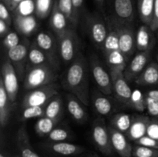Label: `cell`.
Listing matches in <instances>:
<instances>
[{
    "label": "cell",
    "instance_id": "cell-1",
    "mask_svg": "<svg viewBox=\"0 0 158 157\" xmlns=\"http://www.w3.org/2000/svg\"><path fill=\"white\" fill-rule=\"evenodd\" d=\"M89 67L81 53L70 63L63 78V86L69 93L77 96L85 106H89Z\"/></svg>",
    "mask_w": 158,
    "mask_h": 157
},
{
    "label": "cell",
    "instance_id": "cell-18",
    "mask_svg": "<svg viewBox=\"0 0 158 157\" xmlns=\"http://www.w3.org/2000/svg\"><path fill=\"white\" fill-rule=\"evenodd\" d=\"M66 109L69 115L78 123H83L88 118L87 112L85 109V105L72 93L66 95Z\"/></svg>",
    "mask_w": 158,
    "mask_h": 157
},
{
    "label": "cell",
    "instance_id": "cell-6",
    "mask_svg": "<svg viewBox=\"0 0 158 157\" xmlns=\"http://www.w3.org/2000/svg\"><path fill=\"white\" fill-rule=\"evenodd\" d=\"M58 91L59 86L55 83L32 89L24 96L22 102V106L23 108L29 106H46L54 96L58 95Z\"/></svg>",
    "mask_w": 158,
    "mask_h": 157
},
{
    "label": "cell",
    "instance_id": "cell-9",
    "mask_svg": "<svg viewBox=\"0 0 158 157\" xmlns=\"http://www.w3.org/2000/svg\"><path fill=\"white\" fill-rule=\"evenodd\" d=\"M89 69L97 88L105 95L113 93L112 78L110 72H108L101 62L96 55H91L89 57Z\"/></svg>",
    "mask_w": 158,
    "mask_h": 157
},
{
    "label": "cell",
    "instance_id": "cell-32",
    "mask_svg": "<svg viewBox=\"0 0 158 157\" xmlns=\"http://www.w3.org/2000/svg\"><path fill=\"white\" fill-rule=\"evenodd\" d=\"M60 121L52 119L49 117L40 118L35 124V131L40 136H47L51 131L56 128V126Z\"/></svg>",
    "mask_w": 158,
    "mask_h": 157
},
{
    "label": "cell",
    "instance_id": "cell-42",
    "mask_svg": "<svg viewBox=\"0 0 158 157\" xmlns=\"http://www.w3.org/2000/svg\"><path fill=\"white\" fill-rule=\"evenodd\" d=\"M136 144L140 145V146H146V147L153 148V149H158V141L154 139L151 138V136L148 135H143L140 139L135 142Z\"/></svg>",
    "mask_w": 158,
    "mask_h": 157
},
{
    "label": "cell",
    "instance_id": "cell-54",
    "mask_svg": "<svg viewBox=\"0 0 158 157\" xmlns=\"http://www.w3.org/2000/svg\"><path fill=\"white\" fill-rule=\"evenodd\" d=\"M157 63H158V53H157Z\"/></svg>",
    "mask_w": 158,
    "mask_h": 157
},
{
    "label": "cell",
    "instance_id": "cell-13",
    "mask_svg": "<svg viewBox=\"0 0 158 157\" xmlns=\"http://www.w3.org/2000/svg\"><path fill=\"white\" fill-rule=\"evenodd\" d=\"M27 42L19 43L18 46L8 50V57L18 75L19 78L25 76L26 62L28 60V52L29 49Z\"/></svg>",
    "mask_w": 158,
    "mask_h": 157
},
{
    "label": "cell",
    "instance_id": "cell-34",
    "mask_svg": "<svg viewBox=\"0 0 158 157\" xmlns=\"http://www.w3.org/2000/svg\"><path fill=\"white\" fill-rule=\"evenodd\" d=\"M35 13L40 18H46L51 14L55 0H34Z\"/></svg>",
    "mask_w": 158,
    "mask_h": 157
},
{
    "label": "cell",
    "instance_id": "cell-51",
    "mask_svg": "<svg viewBox=\"0 0 158 157\" xmlns=\"http://www.w3.org/2000/svg\"><path fill=\"white\" fill-rule=\"evenodd\" d=\"M0 157H12L9 154V152L6 150H4L3 149H2L1 153H0Z\"/></svg>",
    "mask_w": 158,
    "mask_h": 157
},
{
    "label": "cell",
    "instance_id": "cell-12",
    "mask_svg": "<svg viewBox=\"0 0 158 157\" xmlns=\"http://www.w3.org/2000/svg\"><path fill=\"white\" fill-rule=\"evenodd\" d=\"M151 58V51L140 52L136 54L131 60L123 71V75L128 82L135 81L137 77L144 70L150 63Z\"/></svg>",
    "mask_w": 158,
    "mask_h": 157
},
{
    "label": "cell",
    "instance_id": "cell-10",
    "mask_svg": "<svg viewBox=\"0 0 158 157\" xmlns=\"http://www.w3.org/2000/svg\"><path fill=\"white\" fill-rule=\"evenodd\" d=\"M113 23V22H111ZM117 27L119 34L120 50L130 59L134 54L136 46V32L132 24L118 25L113 23Z\"/></svg>",
    "mask_w": 158,
    "mask_h": 157
},
{
    "label": "cell",
    "instance_id": "cell-53",
    "mask_svg": "<svg viewBox=\"0 0 158 157\" xmlns=\"http://www.w3.org/2000/svg\"><path fill=\"white\" fill-rule=\"evenodd\" d=\"M12 157H21V156H20V155H13V156H12Z\"/></svg>",
    "mask_w": 158,
    "mask_h": 157
},
{
    "label": "cell",
    "instance_id": "cell-39",
    "mask_svg": "<svg viewBox=\"0 0 158 157\" xmlns=\"http://www.w3.org/2000/svg\"><path fill=\"white\" fill-rule=\"evenodd\" d=\"M60 10L64 13L69 22L73 23V9L72 0H57Z\"/></svg>",
    "mask_w": 158,
    "mask_h": 157
},
{
    "label": "cell",
    "instance_id": "cell-50",
    "mask_svg": "<svg viewBox=\"0 0 158 157\" xmlns=\"http://www.w3.org/2000/svg\"><path fill=\"white\" fill-rule=\"evenodd\" d=\"M23 1H24V0H10V3H9L8 8H9V9L10 11L14 12L15 9L17 8V6H18Z\"/></svg>",
    "mask_w": 158,
    "mask_h": 157
},
{
    "label": "cell",
    "instance_id": "cell-45",
    "mask_svg": "<svg viewBox=\"0 0 158 157\" xmlns=\"http://www.w3.org/2000/svg\"><path fill=\"white\" fill-rule=\"evenodd\" d=\"M9 9L2 2L0 3V19L6 22L9 26L12 23V18H11Z\"/></svg>",
    "mask_w": 158,
    "mask_h": 157
},
{
    "label": "cell",
    "instance_id": "cell-3",
    "mask_svg": "<svg viewBox=\"0 0 158 157\" xmlns=\"http://www.w3.org/2000/svg\"><path fill=\"white\" fill-rule=\"evenodd\" d=\"M58 78L57 71L50 65H42L27 69L24 87L28 90L55 83Z\"/></svg>",
    "mask_w": 158,
    "mask_h": 157
},
{
    "label": "cell",
    "instance_id": "cell-22",
    "mask_svg": "<svg viewBox=\"0 0 158 157\" xmlns=\"http://www.w3.org/2000/svg\"><path fill=\"white\" fill-rule=\"evenodd\" d=\"M16 146L21 157H40L32 148L25 126H22L16 134Z\"/></svg>",
    "mask_w": 158,
    "mask_h": 157
},
{
    "label": "cell",
    "instance_id": "cell-8",
    "mask_svg": "<svg viewBox=\"0 0 158 157\" xmlns=\"http://www.w3.org/2000/svg\"><path fill=\"white\" fill-rule=\"evenodd\" d=\"M91 135L94 144L103 155H110L113 153L114 148L111 143L109 127L106 126L103 118L100 117L94 120L92 125Z\"/></svg>",
    "mask_w": 158,
    "mask_h": 157
},
{
    "label": "cell",
    "instance_id": "cell-29",
    "mask_svg": "<svg viewBox=\"0 0 158 157\" xmlns=\"http://www.w3.org/2000/svg\"><path fill=\"white\" fill-rule=\"evenodd\" d=\"M107 23L108 26H109V31H108V34L101 48V50L103 54L112 52V51L120 50L119 34L117 27L113 23L109 22H107Z\"/></svg>",
    "mask_w": 158,
    "mask_h": 157
},
{
    "label": "cell",
    "instance_id": "cell-5",
    "mask_svg": "<svg viewBox=\"0 0 158 157\" xmlns=\"http://www.w3.org/2000/svg\"><path fill=\"white\" fill-rule=\"evenodd\" d=\"M57 41L61 60L66 64L71 63L79 55L80 40L76 31L68 28L66 32L57 36Z\"/></svg>",
    "mask_w": 158,
    "mask_h": 157
},
{
    "label": "cell",
    "instance_id": "cell-44",
    "mask_svg": "<svg viewBox=\"0 0 158 157\" xmlns=\"http://www.w3.org/2000/svg\"><path fill=\"white\" fill-rule=\"evenodd\" d=\"M146 96V95H145ZM147 110L148 113L154 118L158 119V102L146 96Z\"/></svg>",
    "mask_w": 158,
    "mask_h": 157
},
{
    "label": "cell",
    "instance_id": "cell-25",
    "mask_svg": "<svg viewBox=\"0 0 158 157\" xmlns=\"http://www.w3.org/2000/svg\"><path fill=\"white\" fill-rule=\"evenodd\" d=\"M104 55L106 57V63L110 70L115 69V70L121 71L123 72L127 66V62L129 59L125 56V55L121 51H112V52L104 54Z\"/></svg>",
    "mask_w": 158,
    "mask_h": 157
},
{
    "label": "cell",
    "instance_id": "cell-52",
    "mask_svg": "<svg viewBox=\"0 0 158 157\" xmlns=\"http://www.w3.org/2000/svg\"><path fill=\"white\" fill-rule=\"evenodd\" d=\"M2 2L4 3L6 6H7V7L9 6V3H10V0H2Z\"/></svg>",
    "mask_w": 158,
    "mask_h": 157
},
{
    "label": "cell",
    "instance_id": "cell-17",
    "mask_svg": "<svg viewBox=\"0 0 158 157\" xmlns=\"http://www.w3.org/2000/svg\"><path fill=\"white\" fill-rule=\"evenodd\" d=\"M154 31L148 25H142L136 32V46L140 52L151 51L155 45L156 40Z\"/></svg>",
    "mask_w": 158,
    "mask_h": 157
},
{
    "label": "cell",
    "instance_id": "cell-48",
    "mask_svg": "<svg viewBox=\"0 0 158 157\" xmlns=\"http://www.w3.org/2000/svg\"><path fill=\"white\" fill-rule=\"evenodd\" d=\"M144 94L147 97H149L158 102V89H151L145 92Z\"/></svg>",
    "mask_w": 158,
    "mask_h": 157
},
{
    "label": "cell",
    "instance_id": "cell-43",
    "mask_svg": "<svg viewBox=\"0 0 158 157\" xmlns=\"http://www.w3.org/2000/svg\"><path fill=\"white\" fill-rule=\"evenodd\" d=\"M147 135L158 141V119L151 118L147 130Z\"/></svg>",
    "mask_w": 158,
    "mask_h": 157
},
{
    "label": "cell",
    "instance_id": "cell-19",
    "mask_svg": "<svg viewBox=\"0 0 158 157\" xmlns=\"http://www.w3.org/2000/svg\"><path fill=\"white\" fill-rule=\"evenodd\" d=\"M151 118L144 115H137L133 116V121L128 132L126 133L127 137L130 140L136 142L147 135L148 126Z\"/></svg>",
    "mask_w": 158,
    "mask_h": 157
},
{
    "label": "cell",
    "instance_id": "cell-37",
    "mask_svg": "<svg viewBox=\"0 0 158 157\" xmlns=\"http://www.w3.org/2000/svg\"><path fill=\"white\" fill-rule=\"evenodd\" d=\"M134 157H158V149L136 144L133 146Z\"/></svg>",
    "mask_w": 158,
    "mask_h": 157
},
{
    "label": "cell",
    "instance_id": "cell-20",
    "mask_svg": "<svg viewBox=\"0 0 158 157\" xmlns=\"http://www.w3.org/2000/svg\"><path fill=\"white\" fill-rule=\"evenodd\" d=\"M13 24L17 32L25 36L32 35L38 27L36 18L32 15H20L14 14Z\"/></svg>",
    "mask_w": 158,
    "mask_h": 157
},
{
    "label": "cell",
    "instance_id": "cell-7",
    "mask_svg": "<svg viewBox=\"0 0 158 157\" xmlns=\"http://www.w3.org/2000/svg\"><path fill=\"white\" fill-rule=\"evenodd\" d=\"M34 42L41 49L47 57L51 66L58 71L60 68V58L58 41L52 34L47 32H40L37 34Z\"/></svg>",
    "mask_w": 158,
    "mask_h": 157
},
{
    "label": "cell",
    "instance_id": "cell-24",
    "mask_svg": "<svg viewBox=\"0 0 158 157\" xmlns=\"http://www.w3.org/2000/svg\"><path fill=\"white\" fill-rule=\"evenodd\" d=\"M135 83L142 86L158 85V63L154 62H150L137 77Z\"/></svg>",
    "mask_w": 158,
    "mask_h": 157
},
{
    "label": "cell",
    "instance_id": "cell-27",
    "mask_svg": "<svg viewBox=\"0 0 158 157\" xmlns=\"http://www.w3.org/2000/svg\"><path fill=\"white\" fill-rule=\"evenodd\" d=\"M10 103L8 94L3 85L2 80L0 78V125L4 128L8 124L10 114Z\"/></svg>",
    "mask_w": 158,
    "mask_h": 157
},
{
    "label": "cell",
    "instance_id": "cell-15",
    "mask_svg": "<svg viewBox=\"0 0 158 157\" xmlns=\"http://www.w3.org/2000/svg\"><path fill=\"white\" fill-rule=\"evenodd\" d=\"M109 131L114 150H115L120 157H132L133 146L128 141L129 139L127 135L112 126L109 127Z\"/></svg>",
    "mask_w": 158,
    "mask_h": 157
},
{
    "label": "cell",
    "instance_id": "cell-4",
    "mask_svg": "<svg viewBox=\"0 0 158 157\" xmlns=\"http://www.w3.org/2000/svg\"><path fill=\"white\" fill-rule=\"evenodd\" d=\"M85 26L91 42L98 49H101L109 31L105 17L97 12L89 14L85 18Z\"/></svg>",
    "mask_w": 158,
    "mask_h": 157
},
{
    "label": "cell",
    "instance_id": "cell-23",
    "mask_svg": "<svg viewBox=\"0 0 158 157\" xmlns=\"http://www.w3.org/2000/svg\"><path fill=\"white\" fill-rule=\"evenodd\" d=\"M68 22L69 20L59 7L58 2L57 0H55L52 12L50 14V26L57 36L62 35L67 30Z\"/></svg>",
    "mask_w": 158,
    "mask_h": 157
},
{
    "label": "cell",
    "instance_id": "cell-31",
    "mask_svg": "<svg viewBox=\"0 0 158 157\" xmlns=\"http://www.w3.org/2000/svg\"><path fill=\"white\" fill-rule=\"evenodd\" d=\"M133 116L134 115L125 112L115 114L110 119L111 126L126 135L132 123Z\"/></svg>",
    "mask_w": 158,
    "mask_h": 157
},
{
    "label": "cell",
    "instance_id": "cell-55",
    "mask_svg": "<svg viewBox=\"0 0 158 157\" xmlns=\"http://www.w3.org/2000/svg\"><path fill=\"white\" fill-rule=\"evenodd\" d=\"M157 40H158V34H157Z\"/></svg>",
    "mask_w": 158,
    "mask_h": 157
},
{
    "label": "cell",
    "instance_id": "cell-40",
    "mask_svg": "<svg viewBox=\"0 0 158 157\" xmlns=\"http://www.w3.org/2000/svg\"><path fill=\"white\" fill-rule=\"evenodd\" d=\"M20 43L19 37L15 32L10 31L6 36L3 38V46L7 50L15 47Z\"/></svg>",
    "mask_w": 158,
    "mask_h": 157
},
{
    "label": "cell",
    "instance_id": "cell-14",
    "mask_svg": "<svg viewBox=\"0 0 158 157\" xmlns=\"http://www.w3.org/2000/svg\"><path fill=\"white\" fill-rule=\"evenodd\" d=\"M2 80L11 103L16 99L19 91V76L13 66L9 61H6L2 67Z\"/></svg>",
    "mask_w": 158,
    "mask_h": 157
},
{
    "label": "cell",
    "instance_id": "cell-36",
    "mask_svg": "<svg viewBox=\"0 0 158 157\" xmlns=\"http://www.w3.org/2000/svg\"><path fill=\"white\" fill-rule=\"evenodd\" d=\"M45 107L46 106H29L23 108L22 119L23 120H27L30 119H40L44 117Z\"/></svg>",
    "mask_w": 158,
    "mask_h": 157
},
{
    "label": "cell",
    "instance_id": "cell-47",
    "mask_svg": "<svg viewBox=\"0 0 158 157\" xmlns=\"http://www.w3.org/2000/svg\"><path fill=\"white\" fill-rule=\"evenodd\" d=\"M9 25L4 22L3 20L0 19V36L2 38H4L9 32H10V28Z\"/></svg>",
    "mask_w": 158,
    "mask_h": 157
},
{
    "label": "cell",
    "instance_id": "cell-28",
    "mask_svg": "<svg viewBox=\"0 0 158 157\" xmlns=\"http://www.w3.org/2000/svg\"><path fill=\"white\" fill-rule=\"evenodd\" d=\"M63 102L60 96H54L45 107V116L60 121L63 115Z\"/></svg>",
    "mask_w": 158,
    "mask_h": 157
},
{
    "label": "cell",
    "instance_id": "cell-2",
    "mask_svg": "<svg viewBox=\"0 0 158 157\" xmlns=\"http://www.w3.org/2000/svg\"><path fill=\"white\" fill-rule=\"evenodd\" d=\"M105 18L118 25L132 24L135 17L133 0H106Z\"/></svg>",
    "mask_w": 158,
    "mask_h": 157
},
{
    "label": "cell",
    "instance_id": "cell-49",
    "mask_svg": "<svg viewBox=\"0 0 158 157\" xmlns=\"http://www.w3.org/2000/svg\"><path fill=\"white\" fill-rule=\"evenodd\" d=\"M94 1H95V3L98 9L101 12L102 15L105 16V2H106V0H94Z\"/></svg>",
    "mask_w": 158,
    "mask_h": 157
},
{
    "label": "cell",
    "instance_id": "cell-16",
    "mask_svg": "<svg viewBox=\"0 0 158 157\" xmlns=\"http://www.w3.org/2000/svg\"><path fill=\"white\" fill-rule=\"evenodd\" d=\"M44 149L48 152L55 155L62 156H71L76 155L84 152L85 149L82 146L67 143V142H59V143H46L43 146Z\"/></svg>",
    "mask_w": 158,
    "mask_h": 157
},
{
    "label": "cell",
    "instance_id": "cell-11",
    "mask_svg": "<svg viewBox=\"0 0 158 157\" xmlns=\"http://www.w3.org/2000/svg\"><path fill=\"white\" fill-rule=\"evenodd\" d=\"M110 75L112 78L113 92L115 95L116 99L121 104L128 106L133 92L131 86L128 84L129 82L126 79L121 71L112 69L110 70Z\"/></svg>",
    "mask_w": 158,
    "mask_h": 157
},
{
    "label": "cell",
    "instance_id": "cell-46",
    "mask_svg": "<svg viewBox=\"0 0 158 157\" xmlns=\"http://www.w3.org/2000/svg\"><path fill=\"white\" fill-rule=\"evenodd\" d=\"M150 27L153 31H158V0L154 2V9L153 20Z\"/></svg>",
    "mask_w": 158,
    "mask_h": 157
},
{
    "label": "cell",
    "instance_id": "cell-30",
    "mask_svg": "<svg viewBox=\"0 0 158 157\" xmlns=\"http://www.w3.org/2000/svg\"><path fill=\"white\" fill-rule=\"evenodd\" d=\"M155 0H138L137 8L138 13L142 22L148 26H151L153 20Z\"/></svg>",
    "mask_w": 158,
    "mask_h": 157
},
{
    "label": "cell",
    "instance_id": "cell-21",
    "mask_svg": "<svg viewBox=\"0 0 158 157\" xmlns=\"http://www.w3.org/2000/svg\"><path fill=\"white\" fill-rule=\"evenodd\" d=\"M100 90H95L90 97L94 109L101 115H108L112 113L114 109V103Z\"/></svg>",
    "mask_w": 158,
    "mask_h": 157
},
{
    "label": "cell",
    "instance_id": "cell-26",
    "mask_svg": "<svg viewBox=\"0 0 158 157\" xmlns=\"http://www.w3.org/2000/svg\"><path fill=\"white\" fill-rule=\"evenodd\" d=\"M42 65H50V63L44 52L33 42L29 46V52H28L27 69L33 66H42Z\"/></svg>",
    "mask_w": 158,
    "mask_h": 157
},
{
    "label": "cell",
    "instance_id": "cell-33",
    "mask_svg": "<svg viewBox=\"0 0 158 157\" xmlns=\"http://www.w3.org/2000/svg\"><path fill=\"white\" fill-rule=\"evenodd\" d=\"M129 107L132 108L137 112H143L147 109V102L145 94L139 89L133 91L131 98L130 99Z\"/></svg>",
    "mask_w": 158,
    "mask_h": 157
},
{
    "label": "cell",
    "instance_id": "cell-38",
    "mask_svg": "<svg viewBox=\"0 0 158 157\" xmlns=\"http://www.w3.org/2000/svg\"><path fill=\"white\" fill-rule=\"evenodd\" d=\"M35 12V1L24 0L22 2L14 11L15 15H31Z\"/></svg>",
    "mask_w": 158,
    "mask_h": 157
},
{
    "label": "cell",
    "instance_id": "cell-41",
    "mask_svg": "<svg viewBox=\"0 0 158 157\" xmlns=\"http://www.w3.org/2000/svg\"><path fill=\"white\" fill-rule=\"evenodd\" d=\"M84 0H72L73 9V25L77 26L78 23L79 18L81 15L82 10L83 8Z\"/></svg>",
    "mask_w": 158,
    "mask_h": 157
},
{
    "label": "cell",
    "instance_id": "cell-35",
    "mask_svg": "<svg viewBox=\"0 0 158 157\" xmlns=\"http://www.w3.org/2000/svg\"><path fill=\"white\" fill-rule=\"evenodd\" d=\"M70 132L64 127H56L46 136L48 143L65 142L70 137Z\"/></svg>",
    "mask_w": 158,
    "mask_h": 157
}]
</instances>
